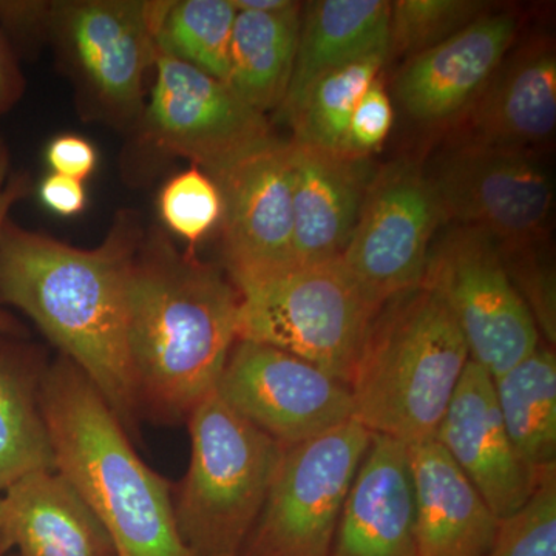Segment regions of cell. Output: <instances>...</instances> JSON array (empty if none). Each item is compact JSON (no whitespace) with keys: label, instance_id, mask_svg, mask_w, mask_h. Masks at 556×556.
<instances>
[{"label":"cell","instance_id":"74e56055","mask_svg":"<svg viewBox=\"0 0 556 556\" xmlns=\"http://www.w3.org/2000/svg\"><path fill=\"white\" fill-rule=\"evenodd\" d=\"M5 551V548H3L2 546H0V554H2V552Z\"/></svg>","mask_w":556,"mask_h":556},{"label":"cell","instance_id":"9a60e30c","mask_svg":"<svg viewBox=\"0 0 556 556\" xmlns=\"http://www.w3.org/2000/svg\"><path fill=\"white\" fill-rule=\"evenodd\" d=\"M434 439L497 518L515 514L532 496L541 475L519 457L497 408L493 378L473 361L467 362Z\"/></svg>","mask_w":556,"mask_h":556},{"label":"cell","instance_id":"8d00e7d4","mask_svg":"<svg viewBox=\"0 0 556 556\" xmlns=\"http://www.w3.org/2000/svg\"><path fill=\"white\" fill-rule=\"evenodd\" d=\"M237 11H255V13H274L291 7L289 0H230Z\"/></svg>","mask_w":556,"mask_h":556},{"label":"cell","instance_id":"cb8c5ba5","mask_svg":"<svg viewBox=\"0 0 556 556\" xmlns=\"http://www.w3.org/2000/svg\"><path fill=\"white\" fill-rule=\"evenodd\" d=\"M0 336V495L39 470H54V455L40 405L39 368Z\"/></svg>","mask_w":556,"mask_h":556},{"label":"cell","instance_id":"e0dca14e","mask_svg":"<svg viewBox=\"0 0 556 556\" xmlns=\"http://www.w3.org/2000/svg\"><path fill=\"white\" fill-rule=\"evenodd\" d=\"M329 556H416L407 444L372 437L348 492Z\"/></svg>","mask_w":556,"mask_h":556},{"label":"cell","instance_id":"d6a6232c","mask_svg":"<svg viewBox=\"0 0 556 556\" xmlns=\"http://www.w3.org/2000/svg\"><path fill=\"white\" fill-rule=\"evenodd\" d=\"M46 160L51 174L64 175L83 182L97 169L98 153L89 139L67 134L50 142Z\"/></svg>","mask_w":556,"mask_h":556},{"label":"cell","instance_id":"7c38bea8","mask_svg":"<svg viewBox=\"0 0 556 556\" xmlns=\"http://www.w3.org/2000/svg\"><path fill=\"white\" fill-rule=\"evenodd\" d=\"M441 223L444 218L426 172L412 161H396L369 182L340 258L369 302L382 308L422 285Z\"/></svg>","mask_w":556,"mask_h":556},{"label":"cell","instance_id":"9c48e42d","mask_svg":"<svg viewBox=\"0 0 556 556\" xmlns=\"http://www.w3.org/2000/svg\"><path fill=\"white\" fill-rule=\"evenodd\" d=\"M150 100L139 115L141 141L186 159L212 179L276 141L266 115L225 80L160 53Z\"/></svg>","mask_w":556,"mask_h":556},{"label":"cell","instance_id":"6da1fadb","mask_svg":"<svg viewBox=\"0 0 556 556\" xmlns=\"http://www.w3.org/2000/svg\"><path fill=\"white\" fill-rule=\"evenodd\" d=\"M142 237L130 211L121 212L93 249L70 247L10 219L0 233V303L35 321L100 390L126 430L141 416L129 353V288Z\"/></svg>","mask_w":556,"mask_h":556},{"label":"cell","instance_id":"f1b7e54d","mask_svg":"<svg viewBox=\"0 0 556 556\" xmlns=\"http://www.w3.org/2000/svg\"><path fill=\"white\" fill-rule=\"evenodd\" d=\"M159 208L166 228L195 252L197 244L222 222V192L206 172L192 166L164 185Z\"/></svg>","mask_w":556,"mask_h":556},{"label":"cell","instance_id":"1f68e13d","mask_svg":"<svg viewBox=\"0 0 556 556\" xmlns=\"http://www.w3.org/2000/svg\"><path fill=\"white\" fill-rule=\"evenodd\" d=\"M393 121V104L386 87L376 78L351 116L348 152L361 156H368V153L375 152L390 135Z\"/></svg>","mask_w":556,"mask_h":556},{"label":"cell","instance_id":"ba28073f","mask_svg":"<svg viewBox=\"0 0 556 556\" xmlns=\"http://www.w3.org/2000/svg\"><path fill=\"white\" fill-rule=\"evenodd\" d=\"M420 287L447 306L470 361L492 378L540 345L535 320L504 268L500 247L481 230L455 226L431 244Z\"/></svg>","mask_w":556,"mask_h":556},{"label":"cell","instance_id":"8992f818","mask_svg":"<svg viewBox=\"0 0 556 556\" xmlns=\"http://www.w3.org/2000/svg\"><path fill=\"white\" fill-rule=\"evenodd\" d=\"M236 287L239 340L287 351L350 383L380 308L342 258L294 265Z\"/></svg>","mask_w":556,"mask_h":556},{"label":"cell","instance_id":"ffe728a7","mask_svg":"<svg viewBox=\"0 0 556 556\" xmlns=\"http://www.w3.org/2000/svg\"><path fill=\"white\" fill-rule=\"evenodd\" d=\"M416 556H484L500 518L437 439L408 445Z\"/></svg>","mask_w":556,"mask_h":556},{"label":"cell","instance_id":"836d02e7","mask_svg":"<svg viewBox=\"0 0 556 556\" xmlns=\"http://www.w3.org/2000/svg\"><path fill=\"white\" fill-rule=\"evenodd\" d=\"M30 192V178L27 175H10V153L0 138V233L9 219L10 208ZM24 327L5 309L0 308V336L21 338Z\"/></svg>","mask_w":556,"mask_h":556},{"label":"cell","instance_id":"4dcf8cb0","mask_svg":"<svg viewBox=\"0 0 556 556\" xmlns=\"http://www.w3.org/2000/svg\"><path fill=\"white\" fill-rule=\"evenodd\" d=\"M546 243V241H544ZM544 243L525 247H500L501 258L511 283L525 300L535 320L538 331H543L548 342L556 340L555 268L543 254Z\"/></svg>","mask_w":556,"mask_h":556},{"label":"cell","instance_id":"30bf717a","mask_svg":"<svg viewBox=\"0 0 556 556\" xmlns=\"http://www.w3.org/2000/svg\"><path fill=\"white\" fill-rule=\"evenodd\" d=\"M47 30L53 31L91 115L113 124L139 118L159 56L150 2H54Z\"/></svg>","mask_w":556,"mask_h":556},{"label":"cell","instance_id":"d590c367","mask_svg":"<svg viewBox=\"0 0 556 556\" xmlns=\"http://www.w3.org/2000/svg\"><path fill=\"white\" fill-rule=\"evenodd\" d=\"M25 80L5 33L0 28V115L9 112L24 93Z\"/></svg>","mask_w":556,"mask_h":556},{"label":"cell","instance_id":"3957f363","mask_svg":"<svg viewBox=\"0 0 556 556\" xmlns=\"http://www.w3.org/2000/svg\"><path fill=\"white\" fill-rule=\"evenodd\" d=\"M40 405L54 470L104 527L116 556H192L166 479L138 456L109 402L68 358L43 371Z\"/></svg>","mask_w":556,"mask_h":556},{"label":"cell","instance_id":"4316f807","mask_svg":"<svg viewBox=\"0 0 556 556\" xmlns=\"http://www.w3.org/2000/svg\"><path fill=\"white\" fill-rule=\"evenodd\" d=\"M387 60L388 54H375L332 70L316 80L285 119L294 131L291 141L308 148L348 152L351 116L372 80L379 78Z\"/></svg>","mask_w":556,"mask_h":556},{"label":"cell","instance_id":"83f0119b","mask_svg":"<svg viewBox=\"0 0 556 556\" xmlns=\"http://www.w3.org/2000/svg\"><path fill=\"white\" fill-rule=\"evenodd\" d=\"M477 0H397L391 3L390 54L416 56L489 13ZM408 58V60H409Z\"/></svg>","mask_w":556,"mask_h":556},{"label":"cell","instance_id":"d4e9b609","mask_svg":"<svg viewBox=\"0 0 556 556\" xmlns=\"http://www.w3.org/2000/svg\"><path fill=\"white\" fill-rule=\"evenodd\" d=\"M497 408L519 457L536 475L556 468V356L538 345L493 378Z\"/></svg>","mask_w":556,"mask_h":556},{"label":"cell","instance_id":"7402d4cb","mask_svg":"<svg viewBox=\"0 0 556 556\" xmlns=\"http://www.w3.org/2000/svg\"><path fill=\"white\" fill-rule=\"evenodd\" d=\"M391 2L387 0H314L303 3L294 72L283 104L287 119L321 76L353 62L390 56Z\"/></svg>","mask_w":556,"mask_h":556},{"label":"cell","instance_id":"5bb4252c","mask_svg":"<svg viewBox=\"0 0 556 556\" xmlns=\"http://www.w3.org/2000/svg\"><path fill=\"white\" fill-rule=\"evenodd\" d=\"M223 269L233 285L295 265L291 144L270 142L217 178Z\"/></svg>","mask_w":556,"mask_h":556},{"label":"cell","instance_id":"d6986e66","mask_svg":"<svg viewBox=\"0 0 556 556\" xmlns=\"http://www.w3.org/2000/svg\"><path fill=\"white\" fill-rule=\"evenodd\" d=\"M464 141L533 150L556 127V56L536 39L508 53L470 105Z\"/></svg>","mask_w":556,"mask_h":556},{"label":"cell","instance_id":"4fadbf2b","mask_svg":"<svg viewBox=\"0 0 556 556\" xmlns=\"http://www.w3.org/2000/svg\"><path fill=\"white\" fill-rule=\"evenodd\" d=\"M217 394L281 445L298 444L353 419L350 387L298 356L237 340Z\"/></svg>","mask_w":556,"mask_h":556},{"label":"cell","instance_id":"277c9868","mask_svg":"<svg viewBox=\"0 0 556 556\" xmlns=\"http://www.w3.org/2000/svg\"><path fill=\"white\" fill-rule=\"evenodd\" d=\"M468 361L463 332L430 289L391 299L348 383L353 419L407 445L434 439Z\"/></svg>","mask_w":556,"mask_h":556},{"label":"cell","instance_id":"44dd1931","mask_svg":"<svg viewBox=\"0 0 556 556\" xmlns=\"http://www.w3.org/2000/svg\"><path fill=\"white\" fill-rule=\"evenodd\" d=\"M0 546L21 556H116L104 527L56 470H39L0 495Z\"/></svg>","mask_w":556,"mask_h":556},{"label":"cell","instance_id":"8fae6325","mask_svg":"<svg viewBox=\"0 0 556 556\" xmlns=\"http://www.w3.org/2000/svg\"><path fill=\"white\" fill-rule=\"evenodd\" d=\"M428 179L444 223L481 230L500 247L547 240L555 189L538 152L460 141Z\"/></svg>","mask_w":556,"mask_h":556},{"label":"cell","instance_id":"7a4b0ae2","mask_svg":"<svg viewBox=\"0 0 556 556\" xmlns=\"http://www.w3.org/2000/svg\"><path fill=\"white\" fill-rule=\"evenodd\" d=\"M239 289L223 266L179 251L163 230L142 237L129 288L139 413L179 422L217 391L239 340Z\"/></svg>","mask_w":556,"mask_h":556},{"label":"cell","instance_id":"52a82bcc","mask_svg":"<svg viewBox=\"0 0 556 556\" xmlns=\"http://www.w3.org/2000/svg\"><path fill=\"white\" fill-rule=\"evenodd\" d=\"M372 437L350 419L318 437L283 445L244 556H329Z\"/></svg>","mask_w":556,"mask_h":556},{"label":"cell","instance_id":"603a6c76","mask_svg":"<svg viewBox=\"0 0 556 556\" xmlns=\"http://www.w3.org/2000/svg\"><path fill=\"white\" fill-rule=\"evenodd\" d=\"M303 3L274 13L237 11L225 83L266 115L287 97L298 54Z\"/></svg>","mask_w":556,"mask_h":556},{"label":"cell","instance_id":"5b68a950","mask_svg":"<svg viewBox=\"0 0 556 556\" xmlns=\"http://www.w3.org/2000/svg\"><path fill=\"white\" fill-rule=\"evenodd\" d=\"M186 422L190 463L172 496L178 535L192 556H239L265 506L283 445L217 391Z\"/></svg>","mask_w":556,"mask_h":556},{"label":"cell","instance_id":"ac0fdd59","mask_svg":"<svg viewBox=\"0 0 556 556\" xmlns=\"http://www.w3.org/2000/svg\"><path fill=\"white\" fill-rule=\"evenodd\" d=\"M291 144L295 265L345 251L375 172L368 156Z\"/></svg>","mask_w":556,"mask_h":556},{"label":"cell","instance_id":"484cf974","mask_svg":"<svg viewBox=\"0 0 556 556\" xmlns=\"http://www.w3.org/2000/svg\"><path fill=\"white\" fill-rule=\"evenodd\" d=\"M237 10L230 0L150 2L153 38L160 53L226 80Z\"/></svg>","mask_w":556,"mask_h":556},{"label":"cell","instance_id":"f546056e","mask_svg":"<svg viewBox=\"0 0 556 556\" xmlns=\"http://www.w3.org/2000/svg\"><path fill=\"white\" fill-rule=\"evenodd\" d=\"M484 556H556V468L541 473L525 506L500 519Z\"/></svg>","mask_w":556,"mask_h":556},{"label":"cell","instance_id":"e575fe53","mask_svg":"<svg viewBox=\"0 0 556 556\" xmlns=\"http://www.w3.org/2000/svg\"><path fill=\"white\" fill-rule=\"evenodd\" d=\"M39 199L43 206L60 217H75L87 206V193L83 182L50 174L39 186Z\"/></svg>","mask_w":556,"mask_h":556},{"label":"cell","instance_id":"2e32d148","mask_svg":"<svg viewBox=\"0 0 556 556\" xmlns=\"http://www.w3.org/2000/svg\"><path fill=\"white\" fill-rule=\"evenodd\" d=\"M517 35L514 14H484L409 58L397 75V100L419 123L439 124L463 116L510 53Z\"/></svg>","mask_w":556,"mask_h":556}]
</instances>
